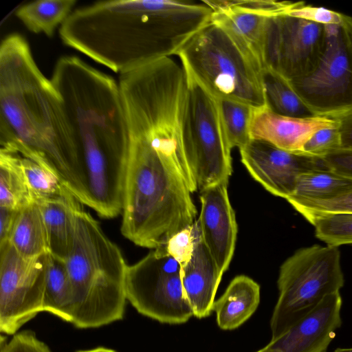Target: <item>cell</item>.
Instances as JSON below:
<instances>
[{"label": "cell", "instance_id": "21", "mask_svg": "<svg viewBox=\"0 0 352 352\" xmlns=\"http://www.w3.org/2000/svg\"><path fill=\"white\" fill-rule=\"evenodd\" d=\"M9 242L22 256L38 257L49 252L47 231L38 205L32 201L23 208L12 230Z\"/></svg>", "mask_w": 352, "mask_h": 352}, {"label": "cell", "instance_id": "30", "mask_svg": "<svg viewBox=\"0 0 352 352\" xmlns=\"http://www.w3.org/2000/svg\"><path fill=\"white\" fill-rule=\"evenodd\" d=\"M286 200L308 221L322 214L352 212V191L328 200H309L292 197Z\"/></svg>", "mask_w": 352, "mask_h": 352}, {"label": "cell", "instance_id": "16", "mask_svg": "<svg viewBox=\"0 0 352 352\" xmlns=\"http://www.w3.org/2000/svg\"><path fill=\"white\" fill-rule=\"evenodd\" d=\"M340 292L324 297L287 331L267 344L279 352H326L342 324Z\"/></svg>", "mask_w": 352, "mask_h": 352}, {"label": "cell", "instance_id": "35", "mask_svg": "<svg viewBox=\"0 0 352 352\" xmlns=\"http://www.w3.org/2000/svg\"><path fill=\"white\" fill-rule=\"evenodd\" d=\"M327 167L352 179V149H338L322 157Z\"/></svg>", "mask_w": 352, "mask_h": 352}, {"label": "cell", "instance_id": "10", "mask_svg": "<svg viewBox=\"0 0 352 352\" xmlns=\"http://www.w3.org/2000/svg\"><path fill=\"white\" fill-rule=\"evenodd\" d=\"M181 270L164 245L154 249L127 266V300L139 314L160 323H186L193 312L184 293Z\"/></svg>", "mask_w": 352, "mask_h": 352}, {"label": "cell", "instance_id": "6", "mask_svg": "<svg viewBox=\"0 0 352 352\" xmlns=\"http://www.w3.org/2000/svg\"><path fill=\"white\" fill-rule=\"evenodd\" d=\"M176 56L185 74L217 99L267 106L261 70L211 21Z\"/></svg>", "mask_w": 352, "mask_h": 352}, {"label": "cell", "instance_id": "19", "mask_svg": "<svg viewBox=\"0 0 352 352\" xmlns=\"http://www.w3.org/2000/svg\"><path fill=\"white\" fill-rule=\"evenodd\" d=\"M36 203L45 223L49 253L65 261L73 241L76 214L82 204L70 192Z\"/></svg>", "mask_w": 352, "mask_h": 352}, {"label": "cell", "instance_id": "26", "mask_svg": "<svg viewBox=\"0 0 352 352\" xmlns=\"http://www.w3.org/2000/svg\"><path fill=\"white\" fill-rule=\"evenodd\" d=\"M351 191H352L351 179L330 169L315 170L305 173L298 177L294 191L289 197L309 200H328L337 198Z\"/></svg>", "mask_w": 352, "mask_h": 352}, {"label": "cell", "instance_id": "17", "mask_svg": "<svg viewBox=\"0 0 352 352\" xmlns=\"http://www.w3.org/2000/svg\"><path fill=\"white\" fill-rule=\"evenodd\" d=\"M336 126L333 118L284 116L264 106L254 107L250 135L251 140L266 142L285 151L303 153L305 144L314 133Z\"/></svg>", "mask_w": 352, "mask_h": 352}, {"label": "cell", "instance_id": "18", "mask_svg": "<svg viewBox=\"0 0 352 352\" xmlns=\"http://www.w3.org/2000/svg\"><path fill=\"white\" fill-rule=\"evenodd\" d=\"M195 227L193 253L190 261L182 267L181 277L193 316L202 319L208 317L213 311L216 293L223 274L201 239L197 221Z\"/></svg>", "mask_w": 352, "mask_h": 352}, {"label": "cell", "instance_id": "25", "mask_svg": "<svg viewBox=\"0 0 352 352\" xmlns=\"http://www.w3.org/2000/svg\"><path fill=\"white\" fill-rule=\"evenodd\" d=\"M262 80L267 106L274 113L288 117L316 116L302 101L289 81L270 69L262 72Z\"/></svg>", "mask_w": 352, "mask_h": 352}, {"label": "cell", "instance_id": "23", "mask_svg": "<svg viewBox=\"0 0 352 352\" xmlns=\"http://www.w3.org/2000/svg\"><path fill=\"white\" fill-rule=\"evenodd\" d=\"M76 3V0H36L20 6L15 16L30 32L52 37Z\"/></svg>", "mask_w": 352, "mask_h": 352}, {"label": "cell", "instance_id": "11", "mask_svg": "<svg viewBox=\"0 0 352 352\" xmlns=\"http://www.w3.org/2000/svg\"><path fill=\"white\" fill-rule=\"evenodd\" d=\"M49 253V252H48ZM28 258L0 244V331L13 336L43 311L47 254Z\"/></svg>", "mask_w": 352, "mask_h": 352}, {"label": "cell", "instance_id": "22", "mask_svg": "<svg viewBox=\"0 0 352 352\" xmlns=\"http://www.w3.org/2000/svg\"><path fill=\"white\" fill-rule=\"evenodd\" d=\"M73 305L72 287L65 262L48 253L43 311L71 323Z\"/></svg>", "mask_w": 352, "mask_h": 352}, {"label": "cell", "instance_id": "12", "mask_svg": "<svg viewBox=\"0 0 352 352\" xmlns=\"http://www.w3.org/2000/svg\"><path fill=\"white\" fill-rule=\"evenodd\" d=\"M326 38L327 25L287 12L271 16L266 28L265 69L276 72L289 81L302 78L315 67Z\"/></svg>", "mask_w": 352, "mask_h": 352}, {"label": "cell", "instance_id": "37", "mask_svg": "<svg viewBox=\"0 0 352 352\" xmlns=\"http://www.w3.org/2000/svg\"><path fill=\"white\" fill-rule=\"evenodd\" d=\"M21 210L0 208V244L9 239Z\"/></svg>", "mask_w": 352, "mask_h": 352}, {"label": "cell", "instance_id": "7", "mask_svg": "<svg viewBox=\"0 0 352 352\" xmlns=\"http://www.w3.org/2000/svg\"><path fill=\"white\" fill-rule=\"evenodd\" d=\"M344 283L338 247L314 245L297 250L280 267L271 340L287 331L324 297L340 292Z\"/></svg>", "mask_w": 352, "mask_h": 352}, {"label": "cell", "instance_id": "15", "mask_svg": "<svg viewBox=\"0 0 352 352\" xmlns=\"http://www.w3.org/2000/svg\"><path fill=\"white\" fill-rule=\"evenodd\" d=\"M201 211L196 220L201 239L223 275L232 261L238 227L230 201L228 184L200 190Z\"/></svg>", "mask_w": 352, "mask_h": 352}, {"label": "cell", "instance_id": "24", "mask_svg": "<svg viewBox=\"0 0 352 352\" xmlns=\"http://www.w3.org/2000/svg\"><path fill=\"white\" fill-rule=\"evenodd\" d=\"M32 201L20 154L1 146L0 208L21 210Z\"/></svg>", "mask_w": 352, "mask_h": 352}, {"label": "cell", "instance_id": "1", "mask_svg": "<svg viewBox=\"0 0 352 352\" xmlns=\"http://www.w3.org/2000/svg\"><path fill=\"white\" fill-rule=\"evenodd\" d=\"M212 13L203 1H102L74 9L58 33L67 47L121 74L176 55Z\"/></svg>", "mask_w": 352, "mask_h": 352}, {"label": "cell", "instance_id": "2", "mask_svg": "<svg viewBox=\"0 0 352 352\" xmlns=\"http://www.w3.org/2000/svg\"><path fill=\"white\" fill-rule=\"evenodd\" d=\"M0 144L54 174L82 204L87 198L72 126L62 98L37 65L27 40L0 45Z\"/></svg>", "mask_w": 352, "mask_h": 352}, {"label": "cell", "instance_id": "8", "mask_svg": "<svg viewBox=\"0 0 352 352\" xmlns=\"http://www.w3.org/2000/svg\"><path fill=\"white\" fill-rule=\"evenodd\" d=\"M186 78L182 142L188 164L200 190L228 184L232 172V148L223 126L220 100L186 74Z\"/></svg>", "mask_w": 352, "mask_h": 352}, {"label": "cell", "instance_id": "39", "mask_svg": "<svg viewBox=\"0 0 352 352\" xmlns=\"http://www.w3.org/2000/svg\"><path fill=\"white\" fill-rule=\"evenodd\" d=\"M256 352H279V351L274 350L273 349H271L267 345H266L265 347L258 350Z\"/></svg>", "mask_w": 352, "mask_h": 352}, {"label": "cell", "instance_id": "5", "mask_svg": "<svg viewBox=\"0 0 352 352\" xmlns=\"http://www.w3.org/2000/svg\"><path fill=\"white\" fill-rule=\"evenodd\" d=\"M65 262L73 292L71 324L78 329L97 328L123 318L128 265L117 245L82 208L76 214Z\"/></svg>", "mask_w": 352, "mask_h": 352}, {"label": "cell", "instance_id": "38", "mask_svg": "<svg viewBox=\"0 0 352 352\" xmlns=\"http://www.w3.org/2000/svg\"><path fill=\"white\" fill-rule=\"evenodd\" d=\"M76 352H117L116 351L103 346H98L89 350H80Z\"/></svg>", "mask_w": 352, "mask_h": 352}, {"label": "cell", "instance_id": "31", "mask_svg": "<svg viewBox=\"0 0 352 352\" xmlns=\"http://www.w3.org/2000/svg\"><path fill=\"white\" fill-rule=\"evenodd\" d=\"M195 241V227L194 223L173 235L164 246L167 253L182 267L190 261L192 257Z\"/></svg>", "mask_w": 352, "mask_h": 352}, {"label": "cell", "instance_id": "33", "mask_svg": "<svg viewBox=\"0 0 352 352\" xmlns=\"http://www.w3.org/2000/svg\"><path fill=\"white\" fill-rule=\"evenodd\" d=\"M0 352H52L49 346L40 340L31 330L14 334L9 341L1 337Z\"/></svg>", "mask_w": 352, "mask_h": 352}, {"label": "cell", "instance_id": "20", "mask_svg": "<svg viewBox=\"0 0 352 352\" xmlns=\"http://www.w3.org/2000/svg\"><path fill=\"white\" fill-rule=\"evenodd\" d=\"M260 298V285L256 281L245 275L234 277L214 303L219 327L230 331L241 326L256 310Z\"/></svg>", "mask_w": 352, "mask_h": 352}, {"label": "cell", "instance_id": "29", "mask_svg": "<svg viewBox=\"0 0 352 352\" xmlns=\"http://www.w3.org/2000/svg\"><path fill=\"white\" fill-rule=\"evenodd\" d=\"M309 222L315 228L316 236L327 245L352 244V212L322 214Z\"/></svg>", "mask_w": 352, "mask_h": 352}, {"label": "cell", "instance_id": "28", "mask_svg": "<svg viewBox=\"0 0 352 352\" xmlns=\"http://www.w3.org/2000/svg\"><path fill=\"white\" fill-rule=\"evenodd\" d=\"M19 153L33 201L59 197L70 192L49 170Z\"/></svg>", "mask_w": 352, "mask_h": 352}, {"label": "cell", "instance_id": "13", "mask_svg": "<svg viewBox=\"0 0 352 352\" xmlns=\"http://www.w3.org/2000/svg\"><path fill=\"white\" fill-rule=\"evenodd\" d=\"M212 10L210 21L221 28L261 72L270 16L287 12L297 2L274 0H203Z\"/></svg>", "mask_w": 352, "mask_h": 352}, {"label": "cell", "instance_id": "32", "mask_svg": "<svg viewBox=\"0 0 352 352\" xmlns=\"http://www.w3.org/2000/svg\"><path fill=\"white\" fill-rule=\"evenodd\" d=\"M341 148L337 126L318 131L306 142L303 153L320 158Z\"/></svg>", "mask_w": 352, "mask_h": 352}, {"label": "cell", "instance_id": "14", "mask_svg": "<svg viewBox=\"0 0 352 352\" xmlns=\"http://www.w3.org/2000/svg\"><path fill=\"white\" fill-rule=\"evenodd\" d=\"M239 151L251 176L268 192L285 199L293 194L300 175L329 169L322 158L285 151L261 140H251Z\"/></svg>", "mask_w": 352, "mask_h": 352}, {"label": "cell", "instance_id": "40", "mask_svg": "<svg viewBox=\"0 0 352 352\" xmlns=\"http://www.w3.org/2000/svg\"><path fill=\"white\" fill-rule=\"evenodd\" d=\"M333 352H352V348H348V349L338 348L336 350H334Z\"/></svg>", "mask_w": 352, "mask_h": 352}, {"label": "cell", "instance_id": "34", "mask_svg": "<svg viewBox=\"0 0 352 352\" xmlns=\"http://www.w3.org/2000/svg\"><path fill=\"white\" fill-rule=\"evenodd\" d=\"M287 13L305 20L329 25L340 23L344 14L327 9L322 7H316L305 5L304 2L299 1L297 4L287 11Z\"/></svg>", "mask_w": 352, "mask_h": 352}, {"label": "cell", "instance_id": "4", "mask_svg": "<svg viewBox=\"0 0 352 352\" xmlns=\"http://www.w3.org/2000/svg\"><path fill=\"white\" fill-rule=\"evenodd\" d=\"M129 139L121 232L135 245L154 250L195 222L192 195L198 188L182 141Z\"/></svg>", "mask_w": 352, "mask_h": 352}, {"label": "cell", "instance_id": "3", "mask_svg": "<svg viewBox=\"0 0 352 352\" xmlns=\"http://www.w3.org/2000/svg\"><path fill=\"white\" fill-rule=\"evenodd\" d=\"M72 129L87 197L103 218L122 212L129 131L118 82L75 56L56 63L50 78Z\"/></svg>", "mask_w": 352, "mask_h": 352}, {"label": "cell", "instance_id": "27", "mask_svg": "<svg viewBox=\"0 0 352 352\" xmlns=\"http://www.w3.org/2000/svg\"><path fill=\"white\" fill-rule=\"evenodd\" d=\"M220 107L230 147L241 149L251 141L250 124L254 107L228 100H220Z\"/></svg>", "mask_w": 352, "mask_h": 352}, {"label": "cell", "instance_id": "36", "mask_svg": "<svg viewBox=\"0 0 352 352\" xmlns=\"http://www.w3.org/2000/svg\"><path fill=\"white\" fill-rule=\"evenodd\" d=\"M337 122L342 149H352V109L333 118Z\"/></svg>", "mask_w": 352, "mask_h": 352}, {"label": "cell", "instance_id": "9", "mask_svg": "<svg viewBox=\"0 0 352 352\" xmlns=\"http://www.w3.org/2000/svg\"><path fill=\"white\" fill-rule=\"evenodd\" d=\"M316 116L336 118L352 109V17L327 25L322 54L307 75L289 81Z\"/></svg>", "mask_w": 352, "mask_h": 352}]
</instances>
